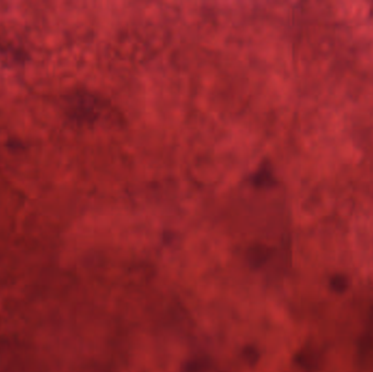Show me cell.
I'll list each match as a JSON object with an SVG mask.
<instances>
[{
    "label": "cell",
    "instance_id": "obj_6",
    "mask_svg": "<svg viewBox=\"0 0 373 372\" xmlns=\"http://www.w3.org/2000/svg\"><path fill=\"white\" fill-rule=\"evenodd\" d=\"M369 323H370V327L373 328V307L371 308L370 315H369Z\"/></svg>",
    "mask_w": 373,
    "mask_h": 372
},
{
    "label": "cell",
    "instance_id": "obj_3",
    "mask_svg": "<svg viewBox=\"0 0 373 372\" xmlns=\"http://www.w3.org/2000/svg\"><path fill=\"white\" fill-rule=\"evenodd\" d=\"M331 288L336 293H344L348 287V279L345 275H335L330 281Z\"/></svg>",
    "mask_w": 373,
    "mask_h": 372
},
{
    "label": "cell",
    "instance_id": "obj_5",
    "mask_svg": "<svg viewBox=\"0 0 373 372\" xmlns=\"http://www.w3.org/2000/svg\"><path fill=\"white\" fill-rule=\"evenodd\" d=\"M242 355H243L244 358H246V360H247L248 363L254 364L256 362V360H258L259 353H258V351L255 350L254 347L248 346V347L244 348V351L242 352Z\"/></svg>",
    "mask_w": 373,
    "mask_h": 372
},
{
    "label": "cell",
    "instance_id": "obj_1",
    "mask_svg": "<svg viewBox=\"0 0 373 372\" xmlns=\"http://www.w3.org/2000/svg\"><path fill=\"white\" fill-rule=\"evenodd\" d=\"M271 250L265 246H254L248 251V262L252 268H260L270 258Z\"/></svg>",
    "mask_w": 373,
    "mask_h": 372
},
{
    "label": "cell",
    "instance_id": "obj_2",
    "mask_svg": "<svg viewBox=\"0 0 373 372\" xmlns=\"http://www.w3.org/2000/svg\"><path fill=\"white\" fill-rule=\"evenodd\" d=\"M296 362L297 364L300 365L302 368H305L307 370H313L318 364V359L314 356L313 353L302 352L297 355Z\"/></svg>",
    "mask_w": 373,
    "mask_h": 372
},
{
    "label": "cell",
    "instance_id": "obj_4",
    "mask_svg": "<svg viewBox=\"0 0 373 372\" xmlns=\"http://www.w3.org/2000/svg\"><path fill=\"white\" fill-rule=\"evenodd\" d=\"M205 368V362L204 360H192L186 363L184 367V372H200Z\"/></svg>",
    "mask_w": 373,
    "mask_h": 372
}]
</instances>
